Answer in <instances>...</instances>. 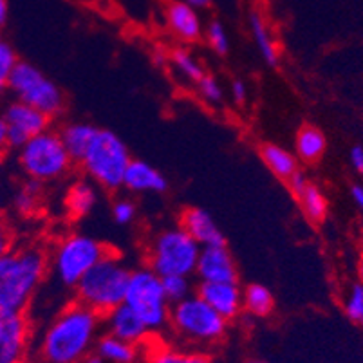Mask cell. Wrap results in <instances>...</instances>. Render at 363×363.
<instances>
[{"mask_svg":"<svg viewBox=\"0 0 363 363\" xmlns=\"http://www.w3.org/2000/svg\"><path fill=\"white\" fill-rule=\"evenodd\" d=\"M197 295L228 322L242 309V289L237 282H201Z\"/></svg>","mask_w":363,"mask_h":363,"instance_id":"14","label":"cell"},{"mask_svg":"<svg viewBox=\"0 0 363 363\" xmlns=\"http://www.w3.org/2000/svg\"><path fill=\"white\" fill-rule=\"evenodd\" d=\"M130 272L120 255L108 252L78 282L74 288L76 302L84 303L101 316L107 315L111 309L123 303Z\"/></svg>","mask_w":363,"mask_h":363,"instance_id":"3","label":"cell"},{"mask_svg":"<svg viewBox=\"0 0 363 363\" xmlns=\"http://www.w3.org/2000/svg\"><path fill=\"white\" fill-rule=\"evenodd\" d=\"M164 22L172 35L184 44H196L203 38V22L199 13L183 0H172L164 6Z\"/></svg>","mask_w":363,"mask_h":363,"instance_id":"15","label":"cell"},{"mask_svg":"<svg viewBox=\"0 0 363 363\" xmlns=\"http://www.w3.org/2000/svg\"><path fill=\"white\" fill-rule=\"evenodd\" d=\"M145 363H213V358L199 349L161 347L152 351Z\"/></svg>","mask_w":363,"mask_h":363,"instance_id":"27","label":"cell"},{"mask_svg":"<svg viewBox=\"0 0 363 363\" xmlns=\"http://www.w3.org/2000/svg\"><path fill=\"white\" fill-rule=\"evenodd\" d=\"M123 186L132 194H163L168 190V181L163 172L141 160H132L125 172Z\"/></svg>","mask_w":363,"mask_h":363,"instance_id":"18","label":"cell"},{"mask_svg":"<svg viewBox=\"0 0 363 363\" xmlns=\"http://www.w3.org/2000/svg\"><path fill=\"white\" fill-rule=\"evenodd\" d=\"M201 246L181 226L167 228L150 240L147 262L152 272L160 277L196 273Z\"/></svg>","mask_w":363,"mask_h":363,"instance_id":"8","label":"cell"},{"mask_svg":"<svg viewBox=\"0 0 363 363\" xmlns=\"http://www.w3.org/2000/svg\"><path fill=\"white\" fill-rule=\"evenodd\" d=\"M0 42H2V40H0Z\"/></svg>","mask_w":363,"mask_h":363,"instance_id":"44","label":"cell"},{"mask_svg":"<svg viewBox=\"0 0 363 363\" xmlns=\"http://www.w3.org/2000/svg\"><path fill=\"white\" fill-rule=\"evenodd\" d=\"M108 253L101 240L85 233H71L58 240L49 255V272L64 288L74 289L85 273Z\"/></svg>","mask_w":363,"mask_h":363,"instance_id":"6","label":"cell"},{"mask_svg":"<svg viewBox=\"0 0 363 363\" xmlns=\"http://www.w3.org/2000/svg\"><path fill=\"white\" fill-rule=\"evenodd\" d=\"M16 64H18V58L11 45L0 42V96L9 89V80H11Z\"/></svg>","mask_w":363,"mask_h":363,"instance_id":"30","label":"cell"},{"mask_svg":"<svg viewBox=\"0 0 363 363\" xmlns=\"http://www.w3.org/2000/svg\"><path fill=\"white\" fill-rule=\"evenodd\" d=\"M100 313L80 302L69 303L51 320L40 340L44 363H82L92 354L101 329Z\"/></svg>","mask_w":363,"mask_h":363,"instance_id":"1","label":"cell"},{"mask_svg":"<svg viewBox=\"0 0 363 363\" xmlns=\"http://www.w3.org/2000/svg\"><path fill=\"white\" fill-rule=\"evenodd\" d=\"M349 161H351V167L356 172L363 174V147L362 145H356L351 148V154H349Z\"/></svg>","mask_w":363,"mask_h":363,"instance_id":"38","label":"cell"},{"mask_svg":"<svg viewBox=\"0 0 363 363\" xmlns=\"http://www.w3.org/2000/svg\"><path fill=\"white\" fill-rule=\"evenodd\" d=\"M351 199L352 203L363 210V184H352L351 186Z\"/></svg>","mask_w":363,"mask_h":363,"instance_id":"40","label":"cell"},{"mask_svg":"<svg viewBox=\"0 0 363 363\" xmlns=\"http://www.w3.org/2000/svg\"><path fill=\"white\" fill-rule=\"evenodd\" d=\"M74 161L60 138V132L51 128L29 140L18 148V164L22 172L36 183H51L67 176Z\"/></svg>","mask_w":363,"mask_h":363,"instance_id":"7","label":"cell"},{"mask_svg":"<svg viewBox=\"0 0 363 363\" xmlns=\"http://www.w3.org/2000/svg\"><path fill=\"white\" fill-rule=\"evenodd\" d=\"M123 303L143 320L150 333H160L168 325L172 303L164 295L161 277L148 266L130 272Z\"/></svg>","mask_w":363,"mask_h":363,"instance_id":"9","label":"cell"},{"mask_svg":"<svg viewBox=\"0 0 363 363\" xmlns=\"http://www.w3.org/2000/svg\"><path fill=\"white\" fill-rule=\"evenodd\" d=\"M230 94L237 105H244L247 100V87L242 80H233L230 85Z\"/></svg>","mask_w":363,"mask_h":363,"instance_id":"37","label":"cell"},{"mask_svg":"<svg viewBox=\"0 0 363 363\" xmlns=\"http://www.w3.org/2000/svg\"><path fill=\"white\" fill-rule=\"evenodd\" d=\"M260 157L267 170L272 172L277 179L286 181V183L298 172L295 154H291L288 148L280 147V145L264 143L260 147Z\"/></svg>","mask_w":363,"mask_h":363,"instance_id":"20","label":"cell"},{"mask_svg":"<svg viewBox=\"0 0 363 363\" xmlns=\"http://www.w3.org/2000/svg\"><path fill=\"white\" fill-rule=\"evenodd\" d=\"M104 325L108 335L118 336L134 345H141L148 338V335H152L143 320L132 311L127 303H121L118 308L111 309L107 315H104Z\"/></svg>","mask_w":363,"mask_h":363,"instance_id":"16","label":"cell"},{"mask_svg":"<svg viewBox=\"0 0 363 363\" xmlns=\"http://www.w3.org/2000/svg\"><path fill=\"white\" fill-rule=\"evenodd\" d=\"M2 116L8 125L9 147L13 148L24 147L29 140L48 130L49 121H51V118L45 116L44 112L18 100L11 101L4 108Z\"/></svg>","mask_w":363,"mask_h":363,"instance_id":"11","label":"cell"},{"mask_svg":"<svg viewBox=\"0 0 363 363\" xmlns=\"http://www.w3.org/2000/svg\"><path fill=\"white\" fill-rule=\"evenodd\" d=\"M179 226L183 228L188 235L192 237L201 247L217 246V244H226L220 228L213 220V217L203 210V208H186L181 213Z\"/></svg>","mask_w":363,"mask_h":363,"instance_id":"17","label":"cell"},{"mask_svg":"<svg viewBox=\"0 0 363 363\" xmlns=\"http://www.w3.org/2000/svg\"><path fill=\"white\" fill-rule=\"evenodd\" d=\"M168 325L177 338L197 347L219 343L228 331V320L210 308L197 293L172 303Z\"/></svg>","mask_w":363,"mask_h":363,"instance_id":"4","label":"cell"},{"mask_svg":"<svg viewBox=\"0 0 363 363\" xmlns=\"http://www.w3.org/2000/svg\"><path fill=\"white\" fill-rule=\"evenodd\" d=\"M9 91L13 92L15 100L38 108L49 118L58 116L65 108V96L62 89L29 62L16 64L9 80Z\"/></svg>","mask_w":363,"mask_h":363,"instance_id":"10","label":"cell"},{"mask_svg":"<svg viewBox=\"0 0 363 363\" xmlns=\"http://www.w3.org/2000/svg\"><path fill=\"white\" fill-rule=\"evenodd\" d=\"M38 184L36 181H31L29 184H26L21 192L15 196V208L21 213H33V210L38 204L40 199V190H38Z\"/></svg>","mask_w":363,"mask_h":363,"instance_id":"34","label":"cell"},{"mask_svg":"<svg viewBox=\"0 0 363 363\" xmlns=\"http://www.w3.org/2000/svg\"><path fill=\"white\" fill-rule=\"evenodd\" d=\"M295 197L298 201L300 208H302L303 216L308 217L311 223H322V220H325L329 212V203L328 197H325V194H323V190L318 184L308 181L295 194Z\"/></svg>","mask_w":363,"mask_h":363,"instance_id":"24","label":"cell"},{"mask_svg":"<svg viewBox=\"0 0 363 363\" xmlns=\"http://www.w3.org/2000/svg\"><path fill=\"white\" fill-rule=\"evenodd\" d=\"M31 343V325L26 315L0 323V363H26Z\"/></svg>","mask_w":363,"mask_h":363,"instance_id":"12","label":"cell"},{"mask_svg":"<svg viewBox=\"0 0 363 363\" xmlns=\"http://www.w3.org/2000/svg\"><path fill=\"white\" fill-rule=\"evenodd\" d=\"M250 29H252L253 42H255L257 49H259L262 60L272 67L279 65V49H277L273 35L267 28L264 16L259 11L250 13Z\"/></svg>","mask_w":363,"mask_h":363,"instance_id":"25","label":"cell"},{"mask_svg":"<svg viewBox=\"0 0 363 363\" xmlns=\"http://www.w3.org/2000/svg\"><path fill=\"white\" fill-rule=\"evenodd\" d=\"M170 62L172 67L179 72V76H183L184 80L192 82V84H197L204 76V69L201 65V62L188 49H176V51H172Z\"/></svg>","mask_w":363,"mask_h":363,"instance_id":"28","label":"cell"},{"mask_svg":"<svg viewBox=\"0 0 363 363\" xmlns=\"http://www.w3.org/2000/svg\"><path fill=\"white\" fill-rule=\"evenodd\" d=\"M242 309L252 316L266 318L275 309V296L264 284H250L242 289Z\"/></svg>","mask_w":363,"mask_h":363,"instance_id":"26","label":"cell"},{"mask_svg":"<svg viewBox=\"0 0 363 363\" xmlns=\"http://www.w3.org/2000/svg\"><path fill=\"white\" fill-rule=\"evenodd\" d=\"M246 363H266V362H262V359H247Z\"/></svg>","mask_w":363,"mask_h":363,"instance_id":"43","label":"cell"},{"mask_svg":"<svg viewBox=\"0 0 363 363\" xmlns=\"http://www.w3.org/2000/svg\"><path fill=\"white\" fill-rule=\"evenodd\" d=\"M197 92L203 101L208 105H219L224 100V89L220 82L217 80L216 76L204 74L199 82H197Z\"/></svg>","mask_w":363,"mask_h":363,"instance_id":"32","label":"cell"},{"mask_svg":"<svg viewBox=\"0 0 363 363\" xmlns=\"http://www.w3.org/2000/svg\"><path fill=\"white\" fill-rule=\"evenodd\" d=\"M94 354L100 356L105 363H136L138 362V345L128 343L125 340L105 333L100 336L94 347Z\"/></svg>","mask_w":363,"mask_h":363,"instance_id":"22","label":"cell"},{"mask_svg":"<svg viewBox=\"0 0 363 363\" xmlns=\"http://www.w3.org/2000/svg\"><path fill=\"white\" fill-rule=\"evenodd\" d=\"M325 148H328V140L315 125H303L296 132L295 152L303 163H316L318 160H322Z\"/></svg>","mask_w":363,"mask_h":363,"instance_id":"21","label":"cell"},{"mask_svg":"<svg viewBox=\"0 0 363 363\" xmlns=\"http://www.w3.org/2000/svg\"><path fill=\"white\" fill-rule=\"evenodd\" d=\"M8 15H9L8 0H0V28L8 22Z\"/></svg>","mask_w":363,"mask_h":363,"instance_id":"41","label":"cell"},{"mask_svg":"<svg viewBox=\"0 0 363 363\" xmlns=\"http://www.w3.org/2000/svg\"><path fill=\"white\" fill-rule=\"evenodd\" d=\"M161 282H163L164 295H167L170 303H177L183 298H186V296L192 295V282H190V277L168 275L161 277Z\"/></svg>","mask_w":363,"mask_h":363,"instance_id":"29","label":"cell"},{"mask_svg":"<svg viewBox=\"0 0 363 363\" xmlns=\"http://www.w3.org/2000/svg\"><path fill=\"white\" fill-rule=\"evenodd\" d=\"M98 128L91 123H69L60 130V138L64 141L65 148H67L69 156L74 163H80L82 157L85 156L89 145H91L92 138L96 134Z\"/></svg>","mask_w":363,"mask_h":363,"instance_id":"23","label":"cell"},{"mask_svg":"<svg viewBox=\"0 0 363 363\" xmlns=\"http://www.w3.org/2000/svg\"><path fill=\"white\" fill-rule=\"evenodd\" d=\"M48 272V253L35 244L0 257V323L9 316L26 315Z\"/></svg>","mask_w":363,"mask_h":363,"instance_id":"2","label":"cell"},{"mask_svg":"<svg viewBox=\"0 0 363 363\" xmlns=\"http://www.w3.org/2000/svg\"><path fill=\"white\" fill-rule=\"evenodd\" d=\"M343 311L351 322L363 325V284H352L343 302Z\"/></svg>","mask_w":363,"mask_h":363,"instance_id":"31","label":"cell"},{"mask_svg":"<svg viewBox=\"0 0 363 363\" xmlns=\"http://www.w3.org/2000/svg\"><path fill=\"white\" fill-rule=\"evenodd\" d=\"M98 190L87 179L74 181L65 194V212L72 219H84L96 208Z\"/></svg>","mask_w":363,"mask_h":363,"instance_id":"19","label":"cell"},{"mask_svg":"<svg viewBox=\"0 0 363 363\" xmlns=\"http://www.w3.org/2000/svg\"><path fill=\"white\" fill-rule=\"evenodd\" d=\"M130 161V152L116 132L98 128L80 164L92 183L105 190H118L123 186Z\"/></svg>","mask_w":363,"mask_h":363,"instance_id":"5","label":"cell"},{"mask_svg":"<svg viewBox=\"0 0 363 363\" xmlns=\"http://www.w3.org/2000/svg\"><path fill=\"white\" fill-rule=\"evenodd\" d=\"M9 148V138H8V125H6L4 116L0 114V157L4 156Z\"/></svg>","mask_w":363,"mask_h":363,"instance_id":"39","label":"cell"},{"mask_svg":"<svg viewBox=\"0 0 363 363\" xmlns=\"http://www.w3.org/2000/svg\"><path fill=\"white\" fill-rule=\"evenodd\" d=\"M138 208L130 199H118L112 204V219L120 226H127L132 220L136 219Z\"/></svg>","mask_w":363,"mask_h":363,"instance_id":"35","label":"cell"},{"mask_svg":"<svg viewBox=\"0 0 363 363\" xmlns=\"http://www.w3.org/2000/svg\"><path fill=\"white\" fill-rule=\"evenodd\" d=\"M184 2H186L188 6H192L194 9H206V8H210V4H212L213 0H184Z\"/></svg>","mask_w":363,"mask_h":363,"instance_id":"42","label":"cell"},{"mask_svg":"<svg viewBox=\"0 0 363 363\" xmlns=\"http://www.w3.org/2000/svg\"><path fill=\"white\" fill-rule=\"evenodd\" d=\"M196 275L201 282H237V264L226 244L201 247Z\"/></svg>","mask_w":363,"mask_h":363,"instance_id":"13","label":"cell"},{"mask_svg":"<svg viewBox=\"0 0 363 363\" xmlns=\"http://www.w3.org/2000/svg\"><path fill=\"white\" fill-rule=\"evenodd\" d=\"M206 40L210 48L219 56H226L230 52V38L224 29V26L219 21H213L206 28Z\"/></svg>","mask_w":363,"mask_h":363,"instance_id":"33","label":"cell"},{"mask_svg":"<svg viewBox=\"0 0 363 363\" xmlns=\"http://www.w3.org/2000/svg\"><path fill=\"white\" fill-rule=\"evenodd\" d=\"M13 250V232L6 217L0 213V257Z\"/></svg>","mask_w":363,"mask_h":363,"instance_id":"36","label":"cell"}]
</instances>
